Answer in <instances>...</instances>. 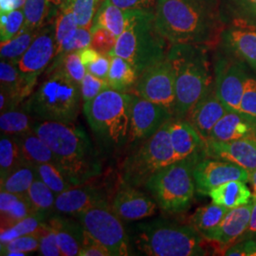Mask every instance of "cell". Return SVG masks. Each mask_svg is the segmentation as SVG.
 <instances>
[{
    "label": "cell",
    "instance_id": "32",
    "mask_svg": "<svg viewBox=\"0 0 256 256\" xmlns=\"http://www.w3.org/2000/svg\"><path fill=\"white\" fill-rule=\"evenodd\" d=\"M39 30H30L23 27L16 36L14 37L10 41L1 43V60L7 61L12 64H18L36 37Z\"/></svg>",
    "mask_w": 256,
    "mask_h": 256
},
{
    "label": "cell",
    "instance_id": "17",
    "mask_svg": "<svg viewBox=\"0 0 256 256\" xmlns=\"http://www.w3.org/2000/svg\"><path fill=\"white\" fill-rule=\"evenodd\" d=\"M113 212L122 221H137L152 216L158 204L136 187L122 183L111 202Z\"/></svg>",
    "mask_w": 256,
    "mask_h": 256
},
{
    "label": "cell",
    "instance_id": "50",
    "mask_svg": "<svg viewBox=\"0 0 256 256\" xmlns=\"http://www.w3.org/2000/svg\"><path fill=\"white\" fill-rule=\"evenodd\" d=\"M115 6L120 9L138 10L155 12L158 0H110Z\"/></svg>",
    "mask_w": 256,
    "mask_h": 256
},
{
    "label": "cell",
    "instance_id": "12",
    "mask_svg": "<svg viewBox=\"0 0 256 256\" xmlns=\"http://www.w3.org/2000/svg\"><path fill=\"white\" fill-rule=\"evenodd\" d=\"M173 115L153 102L133 94L128 147H135L152 137Z\"/></svg>",
    "mask_w": 256,
    "mask_h": 256
},
{
    "label": "cell",
    "instance_id": "29",
    "mask_svg": "<svg viewBox=\"0 0 256 256\" xmlns=\"http://www.w3.org/2000/svg\"><path fill=\"white\" fill-rule=\"evenodd\" d=\"M28 200L34 214L44 216L46 220L55 212L56 194L39 178L30 187L27 194Z\"/></svg>",
    "mask_w": 256,
    "mask_h": 256
},
{
    "label": "cell",
    "instance_id": "51",
    "mask_svg": "<svg viewBox=\"0 0 256 256\" xmlns=\"http://www.w3.org/2000/svg\"><path fill=\"white\" fill-rule=\"evenodd\" d=\"M110 64H111V57L110 55L101 54L97 60L92 62V64H88L86 68V72H88L92 75L102 80H108Z\"/></svg>",
    "mask_w": 256,
    "mask_h": 256
},
{
    "label": "cell",
    "instance_id": "30",
    "mask_svg": "<svg viewBox=\"0 0 256 256\" xmlns=\"http://www.w3.org/2000/svg\"><path fill=\"white\" fill-rule=\"evenodd\" d=\"M137 80V72L129 62L120 56H111V64L108 76L110 88L117 92H126L135 86Z\"/></svg>",
    "mask_w": 256,
    "mask_h": 256
},
{
    "label": "cell",
    "instance_id": "53",
    "mask_svg": "<svg viewBox=\"0 0 256 256\" xmlns=\"http://www.w3.org/2000/svg\"><path fill=\"white\" fill-rule=\"evenodd\" d=\"M81 61L84 66H86L88 64H92V62H94L95 60H97L101 54L98 52L96 50H94L92 46L82 48L81 50L78 52Z\"/></svg>",
    "mask_w": 256,
    "mask_h": 256
},
{
    "label": "cell",
    "instance_id": "46",
    "mask_svg": "<svg viewBox=\"0 0 256 256\" xmlns=\"http://www.w3.org/2000/svg\"><path fill=\"white\" fill-rule=\"evenodd\" d=\"M38 252L43 256H61L62 252L57 242L54 232L45 222L39 232Z\"/></svg>",
    "mask_w": 256,
    "mask_h": 256
},
{
    "label": "cell",
    "instance_id": "28",
    "mask_svg": "<svg viewBox=\"0 0 256 256\" xmlns=\"http://www.w3.org/2000/svg\"><path fill=\"white\" fill-rule=\"evenodd\" d=\"M227 42L234 52L256 72V30L242 28L230 30Z\"/></svg>",
    "mask_w": 256,
    "mask_h": 256
},
{
    "label": "cell",
    "instance_id": "5",
    "mask_svg": "<svg viewBox=\"0 0 256 256\" xmlns=\"http://www.w3.org/2000/svg\"><path fill=\"white\" fill-rule=\"evenodd\" d=\"M132 98L133 94L108 88L82 106L92 132L108 151L128 146Z\"/></svg>",
    "mask_w": 256,
    "mask_h": 256
},
{
    "label": "cell",
    "instance_id": "37",
    "mask_svg": "<svg viewBox=\"0 0 256 256\" xmlns=\"http://www.w3.org/2000/svg\"><path fill=\"white\" fill-rule=\"evenodd\" d=\"M54 19L55 44L57 50L74 36L79 26L74 12L63 6L59 10Z\"/></svg>",
    "mask_w": 256,
    "mask_h": 256
},
{
    "label": "cell",
    "instance_id": "54",
    "mask_svg": "<svg viewBox=\"0 0 256 256\" xmlns=\"http://www.w3.org/2000/svg\"><path fill=\"white\" fill-rule=\"evenodd\" d=\"M26 0H0V14H8L24 7Z\"/></svg>",
    "mask_w": 256,
    "mask_h": 256
},
{
    "label": "cell",
    "instance_id": "34",
    "mask_svg": "<svg viewBox=\"0 0 256 256\" xmlns=\"http://www.w3.org/2000/svg\"><path fill=\"white\" fill-rule=\"evenodd\" d=\"M26 164L18 144L16 140L8 135L1 134L0 140V178L5 180L12 171L20 165Z\"/></svg>",
    "mask_w": 256,
    "mask_h": 256
},
{
    "label": "cell",
    "instance_id": "26",
    "mask_svg": "<svg viewBox=\"0 0 256 256\" xmlns=\"http://www.w3.org/2000/svg\"><path fill=\"white\" fill-rule=\"evenodd\" d=\"M12 138L18 144L25 162L34 165L46 162L57 164L52 151L34 130Z\"/></svg>",
    "mask_w": 256,
    "mask_h": 256
},
{
    "label": "cell",
    "instance_id": "42",
    "mask_svg": "<svg viewBox=\"0 0 256 256\" xmlns=\"http://www.w3.org/2000/svg\"><path fill=\"white\" fill-rule=\"evenodd\" d=\"M54 61V64L52 68V70H54L57 66H60L64 72L74 80V82L81 84L82 79L86 74V68L82 64L78 52H68L55 59Z\"/></svg>",
    "mask_w": 256,
    "mask_h": 256
},
{
    "label": "cell",
    "instance_id": "35",
    "mask_svg": "<svg viewBox=\"0 0 256 256\" xmlns=\"http://www.w3.org/2000/svg\"><path fill=\"white\" fill-rule=\"evenodd\" d=\"M230 210L212 202V204L196 209L191 216V225L203 234L218 227Z\"/></svg>",
    "mask_w": 256,
    "mask_h": 256
},
{
    "label": "cell",
    "instance_id": "1",
    "mask_svg": "<svg viewBox=\"0 0 256 256\" xmlns=\"http://www.w3.org/2000/svg\"><path fill=\"white\" fill-rule=\"evenodd\" d=\"M155 23L171 45L207 46L220 30L218 0H158Z\"/></svg>",
    "mask_w": 256,
    "mask_h": 256
},
{
    "label": "cell",
    "instance_id": "57",
    "mask_svg": "<svg viewBox=\"0 0 256 256\" xmlns=\"http://www.w3.org/2000/svg\"><path fill=\"white\" fill-rule=\"evenodd\" d=\"M240 2L247 8L248 10L256 14V0H240Z\"/></svg>",
    "mask_w": 256,
    "mask_h": 256
},
{
    "label": "cell",
    "instance_id": "11",
    "mask_svg": "<svg viewBox=\"0 0 256 256\" xmlns=\"http://www.w3.org/2000/svg\"><path fill=\"white\" fill-rule=\"evenodd\" d=\"M134 86L136 95L162 106L174 117L176 79L174 68L167 57L140 74Z\"/></svg>",
    "mask_w": 256,
    "mask_h": 256
},
{
    "label": "cell",
    "instance_id": "45",
    "mask_svg": "<svg viewBox=\"0 0 256 256\" xmlns=\"http://www.w3.org/2000/svg\"><path fill=\"white\" fill-rule=\"evenodd\" d=\"M90 32L92 36L90 46L101 54H110L115 48L117 37L104 28H90Z\"/></svg>",
    "mask_w": 256,
    "mask_h": 256
},
{
    "label": "cell",
    "instance_id": "2",
    "mask_svg": "<svg viewBox=\"0 0 256 256\" xmlns=\"http://www.w3.org/2000/svg\"><path fill=\"white\" fill-rule=\"evenodd\" d=\"M34 131L52 151L57 165L74 186L84 184L101 173L97 151L84 128L36 120Z\"/></svg>",
    "mask_w": 256,
    "mask_h": 256
},
{
    "label": "cell",
    "instance_id": "4",
    "mask_svg": "<svg viewBox=\"0 0 256 256\" xmlns=\"http://www.w3.org/2000/svg\"><path fill=\"white\" fill-rule=\"evenodd\" d=\"M126 27L110 56H120L134 68L138 77L166 58V43L156 27L155 12L128 10Z\"/></svg>",
    "mask_w": 256,
    "mask_h": 256
},
{
    "label": "cell",
    "instance_id": "52",
    "mask_svg": "<svg viewBox=\"0 0 256 256\" xmlns=\"http://www.w3.org/2000/svg\"><path fill=\"white\" fill-rule=\"evenodd\" d=\"M252 200H254V206L252 209L248 226L246 232H244V234L240 238L238 241L246 240V239H254L256 238V198H252Z\"/></svg>",
    "mask_w": 256,
    "mask_h": 256
},
{
    "label": "cell",
    "instance_id": "8",
    "mask_svg": "<svg viewBox=\"0 0 256 256\" xmlns=\"http://www.w3.org/2000/svg\"><path fill=\"white\" fill-rule=\"evenodd\" d=\"M206 156H192L167 165L153 174L146 184L162 210L178 214L188 210L196 192L194 170Z\"/></svg>",
    "mask_w": 256,
    "mask_h": 256
},
{
    "label": "cell",
    "instance_id": "18",
    "mask_svg": "<svg viewBox=\"0 0 256 256\" xmlns=\"http://www.w3.org/2000/svg\"><path fill=\"white\" fill-rule=\"evenodd\" d=\"M108 203L106 194L98 187L82 184L56 196L55 212L75 218L82 210Z\"/></svg>",
    "mask_w": 256,
    "mask_h": 256
},
{
    "label": "cell",
    "instance_id": "36",
    "mask_svg": "<svg viewBox=\"0 0 256 256\" xmlns=\"http://www.w3.org/2000/svg\"><path fill=\"white\" fill-rule=\"evenodd\" d=\"M38 178L46 183L56 196L74 187L64 171L55 164L46 162L36 165Z\"/></svg>",
    "mask_w": 256,
    "mask_h": 256
},
{
    "label": "cell",
    "instance_id": "20",
    "mask_svg": "<svg viewBox=\"0 0 256 256\" xmlns=\"http://www.w3.org/2000/svg\"><path fill=\"white\" fill-rule=\"evenodd\" d=\"M252 206L254 200L244 206L230 209L218 227L203 234L202 236L221 247H229L238 242L248 226Z\"/></svg>",
    "mask_w": 256,
    "mask_h": 256
},
{
    "label": "cell",
    "instance_id": "49",
    "mask_svg": "<svg viewBox=\"0 0 256 256\" xmlns=\"http://www.w3.org/2000/svg\"><path fill=\"white\" fill-rule=\"evenodd\" d=\"M223 254L228 256H256V239L241 240L232 244L223 250Z\"/></svg>",
    "mask_w": 256,
    "mask_h": 256
},
{
    "label": "cell",
    "instance_id": "43",
    "mask_svg": "<svg viewBox=\"0 0 256 256\" xmlns=\"http://www.w3.org/2000/svg\"><path fill=\"white\" fill-rule=\"evenodd\" d=\"M23 12L25 16L23 27L39 30L46 20V0H26Z\"/></svg>",
    "mask_w": 256,
    "mask_h": 256
},
{
    "label": "cell",
    "instance_id": "14",
    "mask_svg": "<svg viewBox=\"0 0 256 256\" xmlns=\"http://www.w3.org/2000/svg\"><path fill=\"white\" fill-rule=\"evenodd\" d=\"M55 52L54 25L50 23V25L39 30L36 37L16 64L22 77L28 82L36 86L38 76L54 59Z\"/></svg>",
    "mask_w": 256,
    "mask_h": 256
},
{
    "label": "cell",
    "instance_id": "38",
    "mask_svg": "<svg viewBox=\"0 0 256 256\" xmlns=\"http://www.w3.org/2000/svg\"><path fill=\"white\" fill-rule=\"evenodd\" d=\"M46 221V218L42 216L36 214H30V216L21 220L20 222L14 225L12 227L6 230H2L1 234H0V243L4 244L14 238L36 232L43 227V225Z\"/></svg>",
    "mask_w": 256,
    "mask_h": 256
},
{
    "label": "cell",
    "instance_id": "23",
    "mask_svg": "<svg viewBox=\"0 0 256 256\" xmlns=\"http://www.w3.org/2000/svg\"><path fill=\"white\" fill-rule=\"evenodd\" d=\"M246 138H256V122L236 111H228L212 128L209 140L228 142Z\"/></svg>",
    "mask_w": 256,
    "mask_h": 256
},
{
    "label": "cell",
    "instance_id": "55",
    "mask_svg": "<svg viewBox=\"0 0 256 256\" xmlns=\"http://www.w3.org/2000/svg\"><path fill=\"white\" fill-rule=\"evenodd\" d=\"M66 0H46V21H50L56 16L61 6Z\"/></svg>",
    "mask_w": 256,
    "mask_h": 256
},
{
    "label": "cell",
    "instance_id": "40",
    "mask_svg": "<svg viewBox=\"0 0 256 256\" xmlns=\"http://www.w3.org/2000/svg\"><path fill=\"white\" fill-rule=\"evenodd\" d=\"M98 1L99 0H66L62 6L74 12L79 27L92 28Z\"/></svg>",
    "mask_w": 256,
    "mask_h": 256
},
{
    "label": "cell",
    "instance_id": "7",
    "mask_svg": "<svg viewBox=\"0 0 256 256\" xmlns=\"http://www.w3.org/2000/svg\"><path fill=\"white\" fill-rule=\"evenodd\" d=\"M25 102L23 110L38 120L74 124L80 113L81 86L57 66Z\"/></svg>",
    "mask_w": 256,
    "mask_h": 256
},
{
    "label": "cell",
    "instance_id": "47",
    "mask_svg": "<svg viewBox=\"0 0 256 256\" xmlns=\"http://www.w3.org/2000/svg\"><path fill=\"white\" fill-rule=\"evenodd\" d=\"M239 113L256 122V78H248Z\"/></svg>",
    "mask_w": 256,
    "mask_h": 256
},
{
    "label": "cell",
    "instance_id": "6",
    "mask_svg": "<svg viewBox=\"0 0 256 256\" xmlns=\"http://www.w3.org/2000/svg\"><path fill=\"white\" fill-rule=\"evenodd\" d=\"M138 250L150 256H202L207 254L205 238L192 225L156 220L138 223L133 228Z\"/></svg>",
    "mask_w": 256,
    "mask_h": 256
},
{
    "label": "cell",
    "instance_id": "41",
    "mask_svg": "<svg viewBox=\"0 0 256 256\" xmlns=\"http://www.w3.org/2000/svg\"><path fill=\"white\" fill-rule=\"evenodd\" d=\"M25 22L23 10H16L0 16V40L1 43L10 41L16 36Z\"/></svg>",
    "mask_w": 256,
    "mask_h": 256
},
{
    "label": "cell",
    "instance_id": "56",
    "mask_svg": "<svg viewBox=\"0 0 256 256\" xmlns=\"http://www.w3.org/2000/svg\"><path fill=\"white\" fill-rule=\"evenodd\" d=\"M248 182L250 184L252 192V198H256V169L254 170V171L248 172Z\"/></svg>",
    "mask_w": 256,
    "mask_h": 256
},
{
    "label": "cell",
    "instance_id": "3",
    "mask_svg": "<svg viewBox=\"0 0 256 256\" xmlns=\"http://www.w3.org/2000/svg\"><path fill=\"white\" fill-rule=\"evenodd\" d=\"M166 57L174 72V117L185 118L212 86L207 48L200 44H174L169 48Z\"/></svg>",
    "mask_w": 256,
    "mask_h": 256
},
{
    "label": "cell",
    "instance_id": "48",
    "mask_svg": "<svg viewBox=\"0 0 256 256\" xmlns=\"http://www.w3.org/2000/svg\"><path fill=\"white\" fill-rule=\"evenodd\" d=\"M80 256H111L108 250L84 230L82 246L79 252Z\"/></svg>",
    "mask_w": 256,
    "mask_h": 256
},
{
    "label": "cell",
    "instance_id": "22",
    "mask_svg": "<svg viewBox=\"0 0 256 256\" xmlns=\"http://www.w3.org/2000/svg\"><path fill=\"white\" fill-rule=\"evenodd\" d=\"M46 222L54 232L62 256H79L84 238L81 223L61 214H52Z\"/></svg>",
    "mask_w": 256,
    "mask_h": 256
},
{
    "label": "cell",
    "instance_id": "25",
    "mask_svg": "<svg viewBox=\"0 0 256 256\" xmlns=\"http://www.w3.org/2000/svg\"><path fill=\"white\" fill-rule=\"evenodd\" d=\"M0 212L1 230L10 228L34 214L26 194H16L5 191L0 192Z\"/></svg>",
    "mask_w": 256,
    "mask_h": 256
},
{
    "label": "cell",
    "instance_id": "27",
    "mask_svg": "<svg viewBox=\"0 0 256 256\" xmlns=\"http://www.w3.org/2000/svg\"><path fill=\"white\" fill-rule=\"evenodd\" d=\"M126 21L128 12L126 10L115 6L110 0H104L95 14L92 28H106L118 38L126 30Z\"/></svg>",
    "mask_w": 256,
    "mask_h": 256
},
{
    "label": "cell",
    "instance_id": "9",
    "mask_svg": "<svg viewBox=\"0 0 256 256\" xmlns=\"http://www.w3.org/2000/svg\"><path fill=\"white\" fill-rule=\"evenodd\" d=\"M178 162L168 130V122L152 137L128 155L120 166V182L138 188L165 166Z\"/></svg>",
    "mask_w": 256,
    "mask_h": 256
},
{
    "label": "cell",
    "instance_id": "31",
    "mask_svg": "<svg viewBox=\"0 0 256 256\" xmlns=\"http://www.w3.org/2000/svg\"><path fill=\"white\" fill-rule=\"evenodd\" d=\"M38 178L36 165L24 164L3 180H1V191L16 194H26L34 182Z\"/></svg>",
    "mask_w": 256,
    "mask_h": 256
},
{
    "label": "cell",
    "instance_id": "13",
    "mask_svg": "<svg viewBox=\"0 0 256 256\" xmlns=\"http://www.w3.org/2000/svg\"><path fill=\"white\" fill-rule=\"evenodd\" d=\"M248 75L244 64L236 60L221 59L216 66L214 92L230 111H240Z\"/></svg>",
    "mask_w": 256,
    "mask_h": 256
},
{
    "label": "cell",
    "instance_id": "24",
    "mask_svg": "<svg viewBox=\"0 0 256 256\" xmlns=\"http://www.w3.org/2000/svg\"><path fill=\"white\" fill-rule=\"evenodd\" d=\"M209 196L212 203L228 209H234L252 202V192L248 187L246 182L230 180L214 188Z\"/></svg>",
    "mask_w": 256,
    "mask_h": 256
},
{
    "label": "cell",
    "instance_id": "21",
    "mask_svg": "<svg viewBox=\"0 0 256 256\" xmlns=\"http://www.w3.org/2000/svg\"><path fill=\"white\" fill-rule=\"evenodd\" d=\"M168 130L178 160L205 154V140L185 118L169 120Z\"/></svg>",
    "mask_w": 256,
    "mask_h": 256
},
{
    "label": "cell",
    "instance_id": "44",
    "mask_svg": "<svg viewBox=\"0 0 256 256\" xmlns=\"http://www.w3.org/2000/svg\"><path fill=\"white\" fill-rule=\"evenodd\" d=\"M82 102H88L96 98L102 92L110 88L108 80L100 79L88 72L84 75L81 82Z\"/></svg>",
    "mask_w": 256,
    "mask_h": 256
},
{
    "label": "cell",
    "instance_id": "10",
    "mask_svg": "<svg viewBox=\"0 0 256 256\" xmlns=\"http://www.w3.org/2000/svg\"><path fill=\"white\" fill-rule=\"evenodd\" d=\"M92 238L108 250L111 256H130V240L119 216L108 203L82 210L75 218Z\"/></svg>",
    "mask_w": 256,
    "mask_h": 256
},
{
    "label": "cell",
    "instance_id": "15",
    "mask_svg": "<svg viewBox=\"0 0 256 256\" xmlns=\"http://www.w3.org/2000/svg\"><path fill=\"white\" fill-rule=\"evenodd\" d=\"M194 176L196 192L202 196H209L214 188L223 183L230 180L248 182V172L236 164L205 156L196 164Z\"/></svg>",
    "mask_w": 256,
    "mask_h": 256
},
{
    "label": "cell",
    "instance_id": "39",
    "mask_svg": "<svg viewBox=\"0 0 256 256\" xmlns=\"http://www.w3.org/2000/svg\"><path fill=\"white\" fill-rule=\"evenodd\" d=\"M40 230L36 232L19 236L10 240L7 243L1 244L0 246L1 256H25L30 252H34L36 250L38 252Z\"/></svg>",
    "mask_w": 256,
    "mask_h": 256
},
{
    "label": "cell",
    "instance_id": "33",
    "mask_svg": "<svg viewBox=\"0 0 256 256\" xmlns=\"http://www.w3.org/2000/svg\"><path fill=\"white\" fill-rule=\"evenodd\" d=\"M32 116L27 111L8 110L1 113L0 116V130L1 134L8 136H18L34 130V126L36 120H32Z\"/></svg>",
    "mask_w": 256,
    "mask_h": 256
},
{
    "label": "cell",
    "instance_id": "16",
    "mask_svg": "<svg viewBox=\"0 0 256 256\" xmlns=\"http://www.w3.org/2000/svg\"><path fill=\"white\" fill-rule=\"evenodd\" d=\"M204 153L207 158L230 162L248 172L256 169V138H246L228 142L205 140Z\"/></svg>",
    "mask_w": 256,
    "mask_h": 256
},
{
    "label": "cell",
    "instance_id": "19",
    "mask_svg": "<svg viewBox=\"0 0 256 256\" xmlns=\"http://www.w3.org/2000/svg\"><path fill=\"white\" fill-rule=\"evenodd\" d=\"M228 111L230 110L218 97L214 86H212L210 90L192 106L185 119L192 124L204 140H207L210 138L212 128Z\"/></svg>",
    "mask_w": 256,
    "mask_h": 256
}]
</instances>
